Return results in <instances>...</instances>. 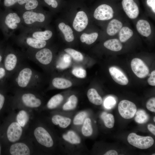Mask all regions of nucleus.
I'll use <instances>...</instances> for the list:
<instances>
[{
	"mask_svg": "<svg viewBox=\"0 0 155 155\" xmlns=\"http://www.w3.org/2000/svg\"><path fill=\"white\" fill-rule=\"evenodd\" d=\"M52 121L54 124L59 125L60 127L62 128H65L70 124L71 120L69 118L56 115L53 116Z\"/></svg>",
	"mask_w": 155,
	"mask_h": 155,
	"instance_id": "b1692460",
	"label": "nucleus"
},
{
	"mask_svg": "<svg viewBox=\"0 0 155 155\" xmlns=\"http://www.w3.org/2000/svg\"><path fill=\"white\" fill-rule=\"evenodd\" d=\"M45 2L49 5H51L53 8H56L58 3L56 0H44Z\"/></svg>",
	"mask_w": 155,
	"mask_h": 155,
	"instance_id": "37998d69",
	"label": "nucleus"
},
{
	"mask_svg": "<svg viewBox=\"0 0 155 155\" xmlns=\"http://www.w3.org/2000/svg\"><path fill=\"white\" fill-rule=\"evenodd\" d=\"M133 31L127 27H124L120 30L119 35L120 40L125 42L130 38L133 35Z\"/></svg>",
	"mask_w": 155,
	"mask_h": 155,
	"instance_id": "c85d7f7f",
	"label": "nucleus"
},
{
	"mask_svg": "<svg viewBox=\"0 0 155 155\" xmlns=\"http://www.w3.org/2000/svg\"><path fill=\"white\" fill-rule=\"evenodd\" d=\"M109 71L112 78L115 82L122 85H126L128 84V78L120 69L112 66L109 68Z\"/></svg>",
	"mask_w": 155,
	"mask_h": 155,
	"instance_id": "2eb2a0df",
	"label": "nucleus"
},
{
	"mask_svg": "<svg viewBox=\"0 0 155 155\" xmlns=\"http://www.w3.org/2000/svg\"><path fill=\"white\" fill-rule=\"evenodd\" d=\"M101 118L103 120L105 126L107 128H111L114 125L115 119L113 115L110 113L107 114L106 112H103L102 114Z\"/></svg>",
	"mask_w": 155,
	"mask_h": 155,
	"instance_id": "2f4dec72",
	"label": "nucleus"
},
{
	"mask_svg": "<svg viewBox=\"0 0 155 155\" xmlns=\"http://www.w3.org/2000/svg\"><path fill=\"white\" fill-rule=\"evenodd\" d=\"M115 103V99L111 97H109L105 99L104 104L106 108L111 109L113 107Z\"/></svg>",
	"mask_w": 155,
	"mask_h": 155,
	"instance_id": "ea45409f",
	"label": "nucleus"
},
{
	"mask_svg": "<svg viewBox=\"0 0 155 155\" xmlns=\"http://www.w3.org/2000/svg\"><path fill=\"white\" fill-rule=\"evenodd\" d=\"M24 57L13 49L7 54L4 58L3 66L9 78L24 63Z\"/></svg>",
	"mask_w": 155,
	"mask_h": 155,
	"instance_id": "7ed1b4c3",
	"label": "nucleus"
},
{
	"mask_svg": "<svg viewBox=\"0 0 155 155\" xmlns=\"http://www.w3.org/2000/svg\"><path fill=\"white\" fill-rule=\"evenodd\" d=\"M127 141L131 145L141 149L148 148L154 143V140L152 137L141 136L134 133H131L129 135Z\"/></svg>",
	"mask_w": 155,
	"mask_h": 155,
	"instance_id": "39448f33",
	"label": "nucleus"
},
{
	"mask_svg": "<svg viewBox=\"0 0 155 155\" xmlns=\"http://www.w3.org/2000/svg\"><path fill=\"white\" fill-rule=\"evenodd\" d=\"M22 132V127L19 124L16 122H12L9 125L7 129L8 139L11 142H15L20 139Z\"/></svg>",
	"mask_w": 155,
	"mask_h": 155,
	"instance_id": "9b49d317",
	"label": "nucleus"
},
{
	"mask_svg": "<svg viewBox=\"0 0 155 155\" xmlns=\"http://www.w3.org/2000/svg\"><path fill=\"white\" fill-rule=\"evenodd\" d=\"M148 130L153 135H155V126L153 125L150 124L148 125Z\"/></svg>",
	"mask_w": 155,
	"mask_h": 155,
	"instance_id": "de8ad7c7",
	"label": "nucleus"
},
{
	"mask_svg": "<svg viewBox=\"0 0 155 155\" xmlns=\"http://www.w3.org/2000/svg\"><path fill=\"white\" fill-rule=\"evenodd\" d=\"M0 154H1V147L0 146Z\"/></svg>",
	"mask_w": 155,
	"mask_h": 155,
	"instance_id": "603ef678",
	"label": "nucleus"
},
{
	"mask_svg": "<svg viewBox=\"0 0 155 155\" xmlns=\"http://www.w3.org/2000/svg\"><path fill=\"white\" fill-rule=\"evenodd\" d=\"M25 56L36 64L47 66L52 61L53 55L52 51L47 48L36 50L28 49Z\"/></svg>",
	"mask_w": 155,
	"mask_h": 155,
	"instance_id": "f03ea898",
	"label": "nucleus"
},
{
	"mask_svg": "<svg viewBox=\"0 0 155 155\" xmlns=\"http://www.w3.org/2000/svg\"><path fill=\"white\" fill-rule=\"evenodd\" d=\"M21 19L16 13H10L6 16L5 20V24L10 29L14 30L16 29L20 23Z\"/></svg>",
	"mask_w": 155,
	"mask_h": 155,
	"instance_id": "f3484780",
	"label": "nucleus"
},
{
	"mask_svg": "<svg viewBox=\"0 0 155 155\" xmlns=\"http://www.w3.org/2000/svg\"><path fill=\"white\" fill-rule=\"evenodd\" d=\"M29 119V116L27 112L24 110L20 111L17 115V122L21 127H23L27 123Z\"/></svg>",
	"mask_w": 155,
	"mask_h": 155,
	"instance_id": "7c9ffc66",
	"label": "nucleus"
},
{
	"mask_svg": "<svg viewBox=\"0 0 155 155\" xmlns=\"http://www.w3.org/2000/svg\"><path fill=\"white\" fill-rule=\"evenodd\" d=\"M113 10L111 6L103 4L99 5L95 9L94 16L97 20H108L113 18Z\"/></svg>",
	"mask_w": 155,
	"mask_h": 155,
	"instance_id": "1a4fd4ad",
	"label": "nucleus"
},
{
	"mask_svg": "<svg viewBox=\"0 0 155 155\" xmlns=\"http://www.w3.org/2000/svg\"><path fill=\"white\" fill-rule=\"evenodd\" d=\"M118 110L122 117L126 119L133 117L137 111L136 105L132 102L127 100L121 101L119 104Z\"/></svg>",
	"mask_w": 155,
	"mask_h": 155,
	"instance_id": "423d86ee",
	"label": "nucleus"
},
{
	"mask_svg": "<svg viewBox=\"0 0 155 155\" xmlns=\"http://www.w3.org/2000/svg\"><path fill=\"white\" fill-rule=\"evenodd\" d=\"M153 120H154V122H155V117H154V119H153Z\"/></svg>",
	"mask_w": 155,
	"mask_h": 155,
	"instance_id": "3c124183",
	"label": "nucleus"
},
{
	"mask_svg": "<svg viewBox=\"0 0 155 155\" xmlns=\"http://www.w3.org/2000/svg\"><path fill=\"white\" fill-rule=\"evenodd\" d=\"M98 36V33L96 32L90 34L84 33L81 36L80 40L82 42H85L87 44H90L96 40Z\"/></svg>",
	"mask_w": 155,
	"mask_h": 155,
	"instance_id": "c756f323",
	"label": "nucleus"
},
{
	"mask_svg": "<svg viewBox=\"0 0 155 155\" xmlns=\"http://www.w3.org/2000/svg\"><path fill=\"white\" fill-rule=\"evenodd\" d=\"M2 57L1 55L0 54V63L2 61Z\"/></svg>",
	"mask_w": 155,
	"mask_h": 155,
	"instance_id": "8fccbe9b",
	"label": "nucleus"
},
{
	"mask_svg": "<svg viewBox=\"0 0 155 155\" xmlns=\"http://www.w3.org/2000/svg\"><path fill=\"white\" fill-rule=\"evenodd\" d=\"M86 113L84 111H82L78 113L75 117L73 121V123L75 125L82 124L86 117Z\"/></svg>",
	"mask_w": 155,
	"mask_h": 155,
	"instance_id": "4c0bfd02",
	"label": "nucleus"
},
{
	"mask_svg": "<svg viewBox=\"0 0 155 155\" xmlns=\"http://www.w3.org/2000/svg\"><path fill=\"white\" fill-rule=\"evenodd\" d=\"M19 43L22 46L27 47L28 49L32 50L44 48L47 44L45 40H38L30 36L19 41Z\"/></svg>",
	"mask_w": 155,
	"mask_h": 155,
	"instance_id": "9d476101",
	"label": "nucleus"
},
{
	"mask_svg": "<svg viewBox=\"0 0 155 155\" xmlns=\"http://www.w3.org/2000/svg\"><path fill=\"white\" fill-rule=\"evenodd\" d=\"M63 99V97L61 94H56L52 97L48 101L47 104V107L50 109L55 108L60 104Z\"/></svg>",
	"mask_w": 155,
	"mask_h": 155,
	"instance_id": "bb28decb",
	"label": "nucleus"
},
{
	"mask_svg": "<svg viewBox=\"0 0 155 155\" xmlns=\"http://www.w3.org/2000/svg\"><path fill=\"white\" fill-rule=\"evenodd\" d=\"M122 3L124 11L129 18L134 19L138 16V7L133 0H123Z\"/></svg>",
	"mask_w": 155,
	"mask_h": 155,
	"instance_id": "ddd939ff",
	"label": "nucleus"
},
{
	"mask_svg": "<svg viewBox=\"0 0 155 155\" xmlns=\"http://www.w3.org/2000/svg\"><path fill=\"white\" fill-rule=\"evenodd\" d=\"M92 132L91 120L87 118L85 120L82 128V134L85 136H89L92 135Z\"/></svg>",
	"mask_w": 155,
	"mask_h": 155,
	"instance_id": "f704fd0d",
	"label": "nucleus"
},
{
	"mask_svg": "<svg viewBox=\"0 0 155 155\" xmlns=\"http://www.w3.org/2000/svg\"><path fill=\"white\" fill-rule=\"evenodd\" d=\"M147 108L149 111L155 112V98L152 97L150 99L146 104Z\"/></svg>",
	"mask_w": 155,
	"mask_h": 155,
	"instance_id": "58836bf2",
	"label": "nucleus"
},
{
	"mask_svg": "<svg viewBox=\"0 0 155 155\" xmlns=\"http://www.w3.org/2000/svg\"><path fill=\"white\" fill-rule=\"evenodd\" d=\"M18 3L20 5L25 4V8L27 11H30L36 9L38 3L37 0H18Z\"/></svg>",
	"mask_w": 155,
	"mask_h": 155,
	"instance_id": "72a5a7b5",
	"label": "nucleus"
},
{
	"mask_svg": "<svg viewBox=\"0 0 155 155\" xmlns=\"http://www.w3.org/2000/svg\"><path fill=\"white\" fill-rule=\"evenodd\" d=\"M10 78L11 85L16 90L36 91L42 81L39 73L24 63Z\"/></svg>",
	"mask_w": 155,
	"mask_h": 155,
	"instance_id": "f257e3e1",
	"label": "nucleus"
},
{
	"mask_svg": "<svg viewBox=\"0 0 155 155\" xmlns=\"http://www.w3.org/2000/svg\"><path fill=\"white\" fill-rule=\"evenodd\" d=\"M6 76L9 77L6 70L4 67L0 66V81Z\"/></svg>",
	"mask_w": 155,
	"mask_h": 155,
	"instance_id": "79ce46f5",
	"label": "nucleus"
},
{
	"mask_svg": "<svg viewBox=\"0 0 155 155\" xmlns=\"http://www.w3.org/2000/svg\"><path fill=\"white\" fill-rule=\"evenodd\" d=\"M104 45L107 49L115 51H120L122 48V45L121 42L117 39L108 40L104 43Z\"/></svg>",
	"mask_w": 155,
	"mask_h": 155,
	"instance_id": "5701e85b",
	"label": "nucleus"
},
{
	"mask_svg": "<svg viewBox=\"0 0 155 155\" xmlns=\"http://www.w3.org/2000/svg\"><path fill=\"white\" fill-rule=\"evenodd\" d=\"M152 155H155V154H152Z\"/></svg>",
	"mask_w": 155,
	"mask_h": 155,
	"instance_id": "864d4df0",
	"label": "nucleus"
},
{
	"mask_svg": "<svg viewBox=\"0 0 155 155\" xmlns=\"http://www.w3.org/2000/svg\"><path fill=\"white\" fill-rule=\"evenodd\" d=\"M87 96L89 101L92 104L97 105L102 104V99L95 89H89L88 91Z\"/></svg>",
	"mask_w": 155,
	"mask_h": 155,
	"instance_id": "4be33fe9",
	"label": "nucleus"
},
{
	"mask_svg": "<svg viewBox=\"0 0 155 155\" xmlns=\"http://www.w3.org/2000/svg\"><path fill=\"white\" fill-rule=\"evenodd\" d=\"M9 151L12 155H29L30 154V149L25 144L17 143L11 145Z\"/></svg>",
	"mask_w": 155,
	"mask_h": 155,
	"instance_id": "dca6fc26",
	"label": "nucleus"
},
{
	"mask_svg": "<svg viewBox=\"0 0 155 155\" xmlns=\"http://www.w3.org/2000/svg\"><path fill=\"white\" fill-rule=\"evenodd\" d=\"M136 26L138 32L142 35L148 37L151 34L150 26L147 21L143 20H140L137 22Z\"/></svg>",
	"mask_w": 155,
	"mask_h": 155,
	"instance_id": "a211bd4d",
	"label": "nucleus"
},
{
	"mask_svg": "<svg viewBox=\"0 0 155 155\" xmlns=\"http://www.w3.org/2000/svg\"><path fill=\"white\" fill-rule=\"evenodd\" d=\"M18 92V101L26 106L30 108L39 107L42 104V101L34 92L35 90H16Z\"/></svg>",
	"mask_w": 155,
	"mask_h": 155,
	"instance_id": "20e7f679",
	"label": "nucleus"
},
{
	"mask_svg": "<svg viewBox=\"0 0 155 155\" xmlns=\"http://www.w3.org/2000/svg\"><path fill=\"white\" fill-rule=\"evenodd\" d=\"M132 70L138 78H144L147 77L149 73L147 66L141 59L138 58L133 59L131 63Z\"/></svg>",
	"mask_w": 155,
	"mask_h": 155,
	"instance_id": "6e6552de",
	"label": "nucleus"
},
{
	"mask_svg": "<svg viewBox=\"0 0 155 155\" xmlns=\"http://www.w3.org/2000/svg\"><path fill=\"white\" fill-rule=\"evenodd\" d=\"M58 27L63 34L65 39L67 42H71L74 39L73 32L71 28L63 22L59 23Z\"/></svg>",
	"mask_w": 155,
	"mask_h": 155,
	"instance_id": "aec40b11",
	"label": "nucleus"
},
{
	"mask_svg": "<svg viewBox=\"0 0 155 155\" xmlns=\"http://www.w3.org/2000/svg\"><path fill=\"white\" fill-rule=\"evenodd\" d=\"M78 101V98L75 95H71L69 98L68 100L63 105V110H69L74 109L77 106Z\"/></svg>",
	"mask_w": 155,
	"mask_h": 155,
	"instance_id": "473e14b6",
	"label": "nucleus"
},
{
	"mask_svg": "<svg viewBox=\"0 0 155 155\" xmlns=\"http://www.w3.org/2000/svg\"><path fill=\"white\" fill-rule=\"evenodd\" d=\"M34 134L37 141L40 144L48 148L53 146V142L52 137L44 128L42 127L36 128Z\"/></svg>",
	"mask_w": 155,
	"mask_h": 155,
	"instance_id": "0eeeda50",
	"label": "nucleus"
},
{
	"mask_svg": "<svg viewBox=\"0 0 155 155\" xmlns=\"http://www.w3.org/2000/svg\"><path fill=\"white\" fill-rule=\"evenodd\" d=\"M118 154V153L116 151L114 150H111L107 151L104 155H117Z\"/></svg>",
	"mask_w": 155,
	"mask_h": 155,
	"instance_id": "09e8293b",
	"label": "nucleus"
},
{
	"mask_svg": "<svg viewBox=\"0 0 155 155\" xmlns=\"http://www.w3.org/2000/svg\"><path fill=\"white\" fill-rule=\"evenodd\" d=\"M88 23V19L86 13L83 11L78 12L73 23V26L76 31L80 32L83 30Z\"/></svg>",
	"mask_w": 155,
	"mask_h": 155,
	"instance_id": "f8f14e48",
	"label": "nucleus"
},
{
	"mask_svg": "<svg viewBox=\"0 0 155 155\" xmlns=\"http://www.w3.org/2000/svg\"><path fill=\"white\" fill-rule=\"evenodd\" d=\"M63 138L67 141L73 144H79L81 140L80 137L74 132L69 131L63 136Z\"/></svg>",
	"mask_w": 155,
	"mask_h": 155,
	"instance_id": "cd10ccee",
	"label": "nucleus"
},
{
	"mask_svg": "<svg viewBox=\"0 0 155 155\" xmlns=\"http://www.w3.org/2000/svg\"><path fill=\"white\" fill-rule=\"evenodd\" d=\"M18 0H4V4L6 7L12 6L18 2Z\"/></svg>",
	"mask_w": 155,
	"mask_h": 155,
	"instance_id": "c03bdc74",
	"label": "nucleus"
},
{
	"mask_svg": "<svg viewBox=\"0 0 155 155\" xmlns=\"http://www.w3.org/2000/svg\"><path fill=\"white\" fill-rule=\"evenodd\" d=\"M22 18L24 23L27 25H31L36 22H42L45 20V16L42 13L31 11L25 12Z\"/></svg>",
	"mask_w": 155,
	"mask_h": 155,
	"instance_id": "4468645a",
	"label": "nucleus"
},
{
	"mask_svg": "<svg viewBox=\"0 0 155 155\" xmlns=\"http://www.w3.org/2000/svg\"><path fill=\"white\" fill-rule=\"evenodd\" d=\"M72 74L75 77L79 78H84L87 75L86 70L80 67H77L74 68L72 70Z\"/></svg>",
	"mask_w": 155,
	"mask_h": 155,
	"instance_id": "e433bc0d",
	"label": "nucleus"
},
{
	"mask_svg": "<svg viewBox=\"0 0 155 155\" xmlns=\"http://www.w3.org/2000/svg\"><path fill=\"white\" fill-rule=\"evenodd\" d=\"M52 86L59 89H64L69 88L72 85L70 81L63 78L56 77L53 78L51 81Z\"/></svg>",
	"mask_w": 155,
	"mask_h": 155,
	"instance_id": "6ab92c4d",
	"label": "nucleus"
},
{
	"mask_svg": "<svg viewBox=\"0 0 155 155\" xmlns=\"http://www.w3.org/2000/svg\"><path fill=\"white\" fill-rule=\"evenodd\" d=\"M122 26V24L120 21L115 19L112 20L108 25L107 33L110 36H113L120 31Z\"/></svg>",
	"mask_w": 155,
	"mask_h": 155,
	"instance_id": "412c9836",
	"label": "nucleus"
},
{
	"mask_svg": "<svg viewBox=\"0 0 155 155\" xmlns=\"http://www.w3.org/2000/svg\"><path fill=\"white\" fill-rule=\"evenodd\" d=\"M5 100V96L0 93V111L2 108Z\"/></svg>",
	"mask_w": 155,
	"mask_h": 155,
	"instance_id": "49530a36",
	"label": "nucleus"
},
{
	"mask_svg": "<svg viewBox=\"0 0 155 155\" xmlns=\"http://www.w3.org/2000/svg\"><path fill=\"white\" fill-rule=\"evenodd\" d=\"M64 51L76 61H81L83 59V56L82 54L73 49L68 48L64 49Z\"/></svg>",
	"mask_w": 155,
	"mask_h": 155,
	"instance_id": "c9c22d12",
	"label": "nucleus"
},
{
	"mask_svg": "<svg viewBox=\"0 0 155 155\" xmlns=\"http://www.w3.org/2000/svg\"><path fill=\"white\" fill-rule=\"evenodd\" d=\"M52 35V32L51 31L46 30L34 32L32 33L31 37L38 40L46 41L49 39Z\"/></svg>",
	"mask_w": 155,
	"mask_h": 155,
	"instance_id": "393cba45",
	"label": "nucleus"
},
{
	"mask_svg": "<svg viewBox=\"0 0 155 155\" xmlns=\"http://www.w3.org/2000/svg\"><path fill=\"white\" fill-rule=\"evenodd\" d=\"M135 121L139 123L143 124L147 122L149 116L145 111L140 109L136 111L135 115Z\"/></svg>",
	"mask_w": 155,
	"mask_h": 155,
	"instance_id": "a878e982",
	"label": "nucleus"
},
{
	"mask_svg": "<svg viewBox=\"0 0 155 155\" xmlns=\"http://www.w3.org/2000/svg\"><path fill=\"white\" fill-rule=\"evenodd\" d=\"M148 84L152 86H155V71L154 70L151 73L150 77L148 80Z\"/></svg>",
	"mask_w": 155,
	"mask_h": 155,
	"instance_id": "a19ab883",
	"label": "nucleus"
},
{
	"mask_svg": "<svg viewBox=\"0 0 155 155\" xmlns=\"http://www.w3.org/2000/svg\"><path fill=\"white\" fill-rule=\"evenodd\" d=\"M147 3L150 7L153 12H155V0H147Z\"/></svg>",
	"mask_w": 155,
	"mask_h": 155,
	"instance_id": "a18cd8bd",
	"label": "nucleus"
}]
</instances>
